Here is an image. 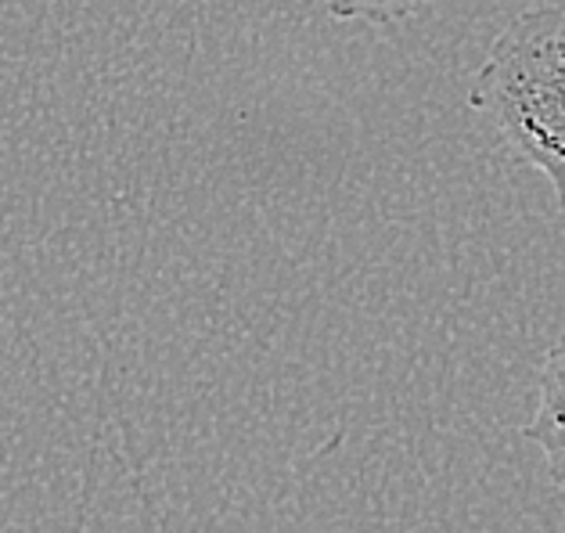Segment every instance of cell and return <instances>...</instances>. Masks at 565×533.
<instances>
[{"label":"cell","mask_w":565,"mask_h":533,"mask_svg":"<svg viewBox=\"0 0 565 533\" xmlns=\"http://www.w3.org/2000/svg\"><path fill=\"white\" fill-rule=\"evenodd\" d=\"M468 108L490 119L519 162L547 177L565 210V4L522 11L493 36Z\"/></svg>","instance_id":"1"},{"label":"cell","mask_w":565,"mask_h":533,"mask_svg":"<svg viewBox=\"0 0 565 533\" xmlns=\"http://www.w3.org/2000/svg\"><path fill=\"white\" fill-rule=\"evenodd\" d=\"M522 436L541 447L551 480L565 487V335L544 358L536 382V412L522 426Z\"/></svg>","instance_id":"2"},{"label":"cell","mask_w":565,"mask_h":533,"mask_svg":"<svg viewBox=\"0 0 565 533\" xmlns=\"http://www.w3.org/2000/svg\"><path fill=\"white\" fill-rule=\"evenodd\" d=\"M429 4L433 0H324V8L332 19L371 22V25H396L411 15H418V11Z\"/></svg>","instance_id":"3"}]
</instances>
